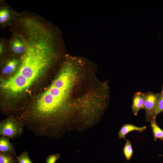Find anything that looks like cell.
Segmentation results:
<instances>
[{"mask_svg": "<svg viewBox=\"0 0 163 163\" xmlns=\"http://www.w3.org/2000/svg\"><path fill=\"white\" fill-rule=\"evenodd\" d=\"M10 18V13L8 10L6 8L1 9L0 11V23L3 24L6 23Z\"/></svg>", "mask_w": 163, "mask_h": 163, "instance_id": "9a60e30c", "label": "cell"}, {"mask_svg": "<svg viewBox=\"0 0 163 163\" xmlns=\"http://www.w3.org/2000/svg\"><path fill=\"white\" fill-rule=\"evenodd\" d=\"M4 49V44L2 42H0V53L1 55L3 52Z\"/></svg>", "mask_w": 163, "mask_h": 163, "instance_id": "e0dca14e", "label": "cell"}, {"mask_svg": "<svg viewBox=\"0 0 163 163\" xmlns=\"http://www.w3.org/2000/svg\"><path fill=\"white\" fill-rule=\"evenodd\" d=\"M123 151L126 160L127 161L130 160L133 155V150L131 143L129 139L126 140V142Z\"/></svg>", "mask_w": 163, "mask_h": 163, "instance_id": "8fae6325", "label": "cell"}, {"mask_svg": "<svg viewBox=\"0 0 163 163\" xmlns=\"http://www.w3.org/2000/svg\"><path fill=\"white\" fill-rule=\"evenodd\" d=\"M158 156L159 157L163 156V154L162 155H158Z\"/></svg>", "mask_w": 163, "mask_h": 163, "instance_id": "d6986e66", "label": "cell"}, {"mask_svg": "<svg viewBox=\"0 0 163 163\" xmlns=\"http://www.w3.org/2000/svg\"><path fill=\"white\" fill-rule=\"evenodd\" d=\"M15 157L9 153L0 152V163H16Z\"/></svg>", "mask_w": 163, "mask_h": 163, "instance_id": "7c38bea8", "label": "cell"}, {"mask_svg": "<svg viewBox=\"0 0 163 163\" xmlns=\"http://www.w3.org/2000/svg\"><path fill=\"white\" fill-rule=\"evenodd\" d=\"M146 128V126L139 127L132 124H126L121 127L118 133V135L120 139H123L126 140V136L130 132L137 131L141 133L144 131Z\"/></svg>", "mask_w": 163, "mask_h": 163, "instance_id": "ba28073f", "label": "cell"}, {"mask_svg": "<svg viewBox=\"0 0 163 163\" xmlns=\"http://www.w3.org/2000/svg\"><path fill=\"white\" fill-rule=\"evenodd\" d=\"M161 94H163V84L162 87V89L161 92H160Z\"/></svg>", "mask_w": 163, "mask_h": 163, "instance_id": "ac0fdd59", "label": "cell"}, {"mask_svg": "<svg viewBox=\"0 0 163 163\" xmlns=\"http://www.w3.org/2000/svg\"><path fill=\"white\" fill-rule=\"evenodd\" d=\"M142 94L144 100L143 109L145 111L146 120L150 122L152 119V113L156 107L161 93L148 91L142 92Z\"/></svg>", "mask_w": 163, "mask_h": 163, "instance_id": "277c9868", "label": "cell"}, {"mask_svg": "<svg viewBox=\"0 0 163 163\" xmlns=\"http://www.w3.org/2000/svg\"><path fill=\"white\" fill-rule=\"evenodd\" d=\"M84 61L67 57L60 72L47 89L24 116L28 129L37 136L45 137L57 126L56 117L65 104Z\"/></svg>", "mask_w": 163, "mask_h": 163, "instance_id": "6da1fadb", "label": "cell"}, {"mask_svg": "<svg viewBox=\"0 0 163 163\" xmlns=\"http://www.w3.org/2000/svg\"><path fill=\"white\" fill-rule=\"evenodd\" d=\"M60 157L58 153L49 155L46 158V163H55Z\"/></svg>", "mask_w": 163, "mask_h": 163, "instance_id": "2e32d148", "label": "cell"}, {"mask_svg": "<svg viewBox=\"0 0 163 163\" xmlns=\"http://www.w3.org/2000/svg\"><path fill=\"white\" fill-rule=\"evenodd\" d=\"M15 158L18 163H33L29 158L28 152L25 151L23 152Z\"/></svg>", "mask_w": 163, "mask_h": 163, "instance_id": "5bb4252c", "label": "cell"}, {"mask_svg": "<svg viewBox=\"0 0 163 163\" xmlns=\"http://www.w3.org/2000/svg\"><path fill=\"white\" fill-rule=\"evenodd\" d=\"M0 152L8 153L15 157L17 156L13 144L5 136L0 137Z\"/></svg>", "mask_w": 163, "mask_h": 163, "instance_id": "8992f818", "label": "cell"}, {"mask_svg": "<svg viewBox=\"0 0 163 163\" xmlns=\"http://www.w3.org/2000/svg\"><path fill=\"white\" fill-rule=\"evenodd\" d=\"M156 120V118L153 119L150 122L154 140L155 141H156L158 139H159L162 141L163 130L158 126Z\"/></svg>", "mask_w": 163, "mask_h": 163, "instance_id": "9c48e42d", "label": "cell"}, {"mask_svg": "<svg viewBox=\"0 0 163 163\" xmlns=\"http://www.w3.org/2000/svg\"><path fill=\"white\" fill-rule=\"evenodd\" d=\"M26 40L27 50L23 55L18 72L9 78L12 87L22 92L27 88L55 61L62 47L58 35L43 28L32 29Z\"/></svg>", "mask_w": 163, "mask_h": 163, "instance_id": "7a4b0ae2", "label": "cell"}, {"mask_svg": "<svg viewBox=\"0 0 163 163\" xmlns=\"http://www.w3.org/2000/svg\"><path fill=\"white\" fill-rule=\"evenodd\" d=\"M143 105L144 100L142 92H136L133 97L131 106L132 110L134 116H137L139 111L143 109Z\"/></svg>", "mask_w": 163, "mask_h": 163, "instance_id": "52a82bcc", "label": "cell"}, {"mask_svg": "<svg viewBox=\"0 0 163 163\" xmlns=\"http://www.w3.org/2000/svg\"><path fill=\"white\" fill-rule=\"evenodd\" d=\"M24 126L19 119L9 117L0 123V135L9 139H14L20 137L24 132Z\"/></svg>", "mask_w": 163, "mask_h": 163, "instance_id": "3957f363", "label": "cell"}, {"mask_svg": "<svg viewBox=\"0 0 163 163\" xmlns=\"http://www.w3.org/2000/svg\"><path fill=\"white\" fill-rule=\"evenodd\" d=\"M19 63V61L16 59H10L6 62L2 70L5 75L10 74L14 71Z\"/></svg>", "mask_w": 163, "mask_h": 163, "instance_id": "30bf717a", "label": "cell"}, {"mask_svg": "<svg viewBox=\"0 0 163 163\" xmlns=\"http://www.w3.org/2000/svg\"><path fill=\"white\" fill-rule=\"evenodd\" d=\"M163 111V94L161 93L156 107L152 114V118H156L157 115Z\"/></svg>", "mask_w": 163, "mask_h": 163, "instance_id": "4fadbf2b", "label": "cell"}, {"mask_svg": "<svg viewBox=\"0 0 163 163\" xmlns=\"http://www.w3.org/2000/svg\"><path fill=\"white\" fill-rule=\"evenodd\" d=\"M9 47L13 53L23 55L27 50L26 40L22 37L18 35L14 36L11 40Z\"/></svg>", "mask_w": 163, "mask_h": 163, "instance_id": "5b68a950", "label": "cell"}]
</instances>
